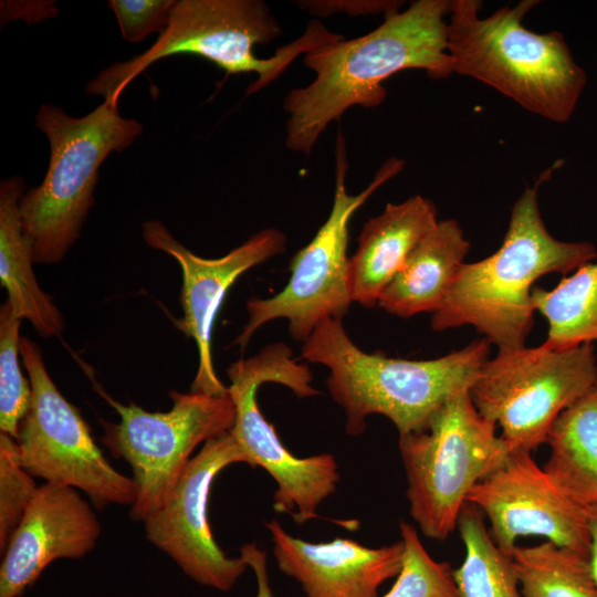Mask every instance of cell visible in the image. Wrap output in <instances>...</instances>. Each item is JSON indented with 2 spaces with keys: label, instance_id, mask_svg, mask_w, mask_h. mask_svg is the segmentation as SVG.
<instances>
[{
  "label": "cell",
  "instance_id": "e0dca14e",
  "mask_svg": "<svg viewBox=\"0 0 597 597\" xmlns=\"http://www.w3.org/2000/svg\"><path fill=\"white\" fill-rule=\"evenodd\" d=\"M265 526L279 569L297 580L306 597H378L379 587L402 567L401 540L377 548L343 537L310 543L289 534L276 520Z\"/></svg>",
  "mask_w": 597,
  "mask_h": 597
},
{
  "label": "cell",
  "instance_id": "3957f363",
  "mask_svg": "<svg viewBox=\"0 0 597 597\" xmlns=\"http://www.w3.org/2000/svg\"><path fill=\"white\" fill-rule=\"evenodd\" d=\"M483 337L444 356L410 360L366 353L342 321L321 322L303 343L301 357L328 368L326 386L346 415V432L358 436L370 415L387 417L400 436L422 431L433 413L457 391L470 388L489 359Z\"/></svg>",
  "mask_w": 597,
  "mask_h": 597
},
{
  "label": "cell",
  "instance_id": "9c48e42d",
  "mask_svg": "<svg viewBox=\"0 0 597 597\" xmlns=\"http://www.w3.org/2000/svg\"><path fill=\"white\" fill-rule=\"evenodd\" d=\"M228 391L234 402L235 421L230 430L248 454L251 467L263 468L275 481L273 509L291 514L297 524L317 517L322 502L339 481L338 467L329 453L307 458L293 455L261 412L256 392L264 383L290 388L298 398L320 394L312 387V373L293 357L291 348L277 342L256 355L239 359L227 369Z\"/></svg>",
  "mask_w": 597,
  "mask_h": 597
},
{
  "label": "cell",
  "instance_id": "f1b7e54d",
  "mask_svg": "<svg viewBox=\"0 0 597 597\" xmlns=\"http://www.w3.org/2000/svg\"><path fill=\"white\" fill-rule=\"evenodd\" d=\"M296 6L314 15L328 17L336 13L349 15L385 14V18L398 11L402 1L396 0H305Z\"/></svg>",
  "mask_w": 597,
  "mask_h": 597
},
{
  "label": "cell",
  "instance_id": "44dd1931",
  "mask_svg": "<svg viewBox=\"0 0 597 597\" xmlns=\"http://www.w3.org/2000/svg\"><path fill=\"white\" fill-rule=\"evenodd\" d=\"M544 470L570 500L597 504V384L565 409L552 426Z\"/></svg>",
  "mask_w": 597,
  "mask_h": 597
},
{
  "label": "cell",
  "instance_id": "d4e9b609",
  "mask_svg": "<svg viewBox=\"0 0 597 597\" xmlns=\"http://www.w3.org/2000/svg\"><path fill=\"white\" fill-rule=\"evenodd\" d=\"M399 530L405 548L402 567L383 597H461L451 565L431 557L411 524L401 521Z\"/></svg>",
  "mask_w": 597,
  "mask_h": 597
},
{
  "label": "cell",
  "instance_id": "484cf974",
  "mask_svg": "<svg viewBox=\"0 0 597 597\" xmlns=\"http://www.w3.org/2000/svg\"><path fill=\"white\" fill-rule=\"evenodd\" d=\"M20 326L21 320L6 301L0 307V432L15 440L31 405V385L19 365Z\"/></svg>",
  "mask_w": 597,
  "mask_h": 597
},
{
  "label": "cell",
  "instance_id": "4fadbf2b",
  "mask_svg": "<svg viewBox=\"0 0 597 597\" xmlns=\"http://www.w3.org/2000/svg\"><path fill=\"white\" fill-rule=\"evenodd\" d=\"M233 463L251 461L231 431L206 441L181 473L165 502L143 520L145 537L189 578L230 590L250 566L247 556L229 557L213 538L208 519L216 476Z\"/></svg>",
  "mask_w": 597,
  "mask_h": 597
},
{
  "label": "cell",
  "instance_id": "83f0119b",
  "mask_svg": "<svg viewBox=\"0 0 597 597\" xmlns=\"http://www.w3.org/2000/svg\"><path fill=\"white\" fill-rule=\"evenodd\" d=\"M175 0H111L122 36L137 43L150 33H163L170 20Z\"/></svg>",
  "mask_w": 597,
  "mask_h": 597
},
{
  "label": "cell",
  "instance_id": "5bb4252c",
  "mask_svg": "<svg viewBox=\"0 0 597 597\" xmlns=\"http://www.w3.org/2000/svg\"><path fill=\"white\" fill-rule=\"evenodd\" d=\"M467 502L489 520L492 540L509 556L517 546L516 540L528 535L589 554L586 507L554 484L532 452L510 451L470 490Z\"/></svg>",
  "mask_w": 597,
  "mask_h": 597
},
{
  "label": "cell",
  "instance_id": "ffe728a7",
  "mask_svg": "<svg viewBox=\"0 0 597 597\" xmlns=\"http://www.w3.org/2000/svg\"><path fill=\"white\" fill-rule=\"evenodd\" d=\"M24 189L23 178L19 176L0 184V282L13 314L29 321L39 335L49 338L62 333L64 322L51 296L41 290L32 269V247L23 230L19 206Z\"/></svg>",
  "mask_w": 597,
  "mask_h": 597
},
{
  "label": "cell",
  "instance_id": "7c38bea8",
  "mask_svg": "<svg viewBox=\"0 0 597 597\" xmlns=\"http://www.w3.org/2000/svg\"><path fill=\"white\" fill-rule=\"evenodd\" d=\"M20 354L31 385V405L15 440L22 468L33 478L76 489L98 510L132 506L134 480L105 458L78 409L50 377L40 347L21 337Z\"/></svg>",
  "mask_w": 597,
  "mask_h": 597
},
{
  "label": "cell",
  "instance_id": "8fae6325",
  "mask_svg": "<svg viewBox=\"0 0 597 597\" xmlns=\"http://www.w3.org/2000/svg\"><path fill=\"white\" fill-rule=\"evenodd\" d=\"M94 389L117 412L118 422L100 420L102 443L132 469L136 500L129 517L143 520L167 499L191 459L192 451L209 439L230 431L235 407L229 394L170 390L172 406L150 412L134 404L124 405L97 383Z\"/></svg>",
  "mask_w": 597,
  "mask_h": 597
},
{
  "label": "cell",
  "instance_id": "6da1fadb",
  "mask_svg": "<svg viewBox=\"0 0 597 597\" xmlns=\"http://www.w3.org/2000/svg\"><path fill=\"white\" fill-rule=\"evenodd\" d=\"M451 3L413 1L365 35L343 38L305 53L303 62L315 78L284 98L286 147L308 156L326 127L349 107L380 105L387 96L384 81L400 71L423 70L436 80L451 76L447 45Z\"/></svg>",
  "mask_w": 597,
  "mask_h": 597
},
{
  "label": "cell",
  "instance_id": "9a60e30c",
  "mask_svg": "<svg viewBox=\"0 0 597 597\" xmlns=\"http://www.w3.org/2000/svg\"><path fill=\"white\" fill-rule=\"evenodd\" d=\"M145 242L178 262L182 273L180 303L184 317L178 328L197 344L199 365L190 391L220 395L228 392L218 378L211 354L212 327L227 292L251 268L281 254L286 237L276 228H265L223 256L205 259L178 242L158 220L143 226Z\"/></svg>",
  "mask_w": 597,
  "mask_h": 597
},
{
  "label": "cell",
  "instance_id": "2e32d148",
  "mask_svg": "<svg viewBox=\"0 0 597 597\" xmlns=\"http://www.w3.org/2000/svg\"><path fill=\"white\" fill-rule=\"evenodd\" d=\"M102 526L92 503L76 489L45 482L1 554L0 597H20L61 558H83L94 549Z\"/></svg>",
  "mask_w": 597,
  "mask_h": 597
},
{
  "label": "cell",
  "instance_id": "8992f818",
  "mask_svg": "<svg viewBox=\"0 0 597 597\" xmlns=\"http://www.w3.org/2000/svg\"><path fill=\"white\" fill-rule=\"evenodd\" d=\"M36 127L50 143L43 181L24 192L20 216L34 263H59L78 239L94 205L98 169L113 151L129 147L143 125L119 115L118 103L104 101L83 117L41 105Z\"/></svg>",
  "mask_w": 597,
  "mask_h": 597
},
{
  "label": "cell",
  "instance_id": "603a6c76",
  "mask_svg": "<svg viewBox=\"0 0 597 597\" xmlns=\"http://www.w3.org/2000/svg\"><path fill=\"white\" fill-rule=\"evenodd\" d=\"M457 528L465 552L460 567L453 569L460 596L523 597L512 557L496 546L480 510L465 502Z\"/></svg>",
  "mask_w": 597,
  "mask_h": 597
},
{
  "label": "cell",
  "instance_id": "ac0fdd59",
  "mask_svg": "<svg viewBox=\"0 0 597 597\" xmlns=\"http://www.w3.org/2000/svg\"><path fill=\"white\" fill-rule=\"evenodd\" d=\"M437 214L430 199L416 195L399 203H387L380 214L364 224L348 261L353 302L368 308L377 306L409 253L439 221Z\"/></svg>",
  "mask_w": 597,
  "mask_h": 597
},
{
  "label": "cell",
  "instance_id": "4316f807",
  "mask_svg": "<svg viewBox=\"0 0 597 597\" xmlns=\"http://www.w3.org/2000/svg\"><path fill=\"white\" fill-rule=\"evenodd\" d=\"M39 485L19 462L18 444L0 432V553L2 554Z\"/></svg>",
  "mask_w": 597,
  "mask_h": 597
},
{
  "label": "cell",
  "instance_id": "30bf717a",
  "mask_svg": "<svg viewBox=\"0 0 597 597\" xmlns=\"http://www.w3.org/2000/svg\"><path fill=\"white\" fill-rule=\"evenodd\" d=\"M597 384L591 343L567 349L543 345L498 350L470 387L476 410L501 428L511 450L546 443L557 417Z\"/></svg>",
  "mask_w": 597,
  "mask_h": 597
},
{
  "label": "cell",
  "instance_id": "7402d4cb",
  "mask_svg": "<svg viewBox=\"0 0 597 597\" xmlns=\"http://www.w3.org/2000/svg\"><path fill=\"white\" fill-rule=\"evenodd\" d=\"M532 302L548 324L543 346L567 349L597 343V259L565 276L553 290L533 287Z\"/></svg>",
  "mask_w": 597,
  "mask_h": 597
},
{
  "label": "cell",
  "instance_id": "ba28073f",
  "mask_svg": "<svg viewBox=\"0 0 597 597\" xmlns=\"http://www.w3.org/2000/svg\"><path fill=\"white\" fill-rule=\"evenodd\" d=\"M345 146V138L338 132L334 200L326 221L291 259L287 284L271 297L247 301L248 322L233 345L244 348L261 326L279 318L286 320L290 335L304 343L321 322L342 321L347 314L353 303L348 286L349 221L378 188L404 169L405 163L397 157L388 158L368 187L358 195H349L345 184L349 167Z\"/></svg>",
  "mask_w": 597,
  "mask_h": 597
},
{
  "label": "cell",
  "instance_id": "5b68a950",
  "mask_svg": "<svg viewBox=\"0 0 597 597\" xmlns=\"http://www.w3.org/2000/svg\"><path fill=\"white\" fill-rule=\"evenodd\" d=\"M282 35L270 8L260 0H178L167 29L144 53L102 70L85 91L104 101L118 103L127 85L158 60L192 54L211 61L227 75L255 73L247 94L270 85L301 54L343 39L317 20H312L296 40L279 48L271 57L260 59L254 45L268 44Z\"/></svg>",
  "mask_w": 597,
  "mask_h": 597
},
{
  "label": "cell",
  "instance_id": "d6986e66",
  "mask_svg": "<svg viewBox=\"0 0 597 597\" xmlns=\"http://www.w3.org/2000/svg\"><path fill=\"white\" fill-rule=\"evenodd\" d=\"M469 250L470 241L460 223L455 219L439 220L384 289L377 306L402 318L434 313L446 298Z\"/></svg>",
  "mask_w": 597,
  "mask_h": 597
},
{
  "label": "cell",
  "instance_id": "cb8c5ba5",
  "mask_svg": "<svg viewBox=\"0 0 597 597\" xmlns=\"http://www.w3.org/2000/svg\"><path fill=\"white\" fill-rule=\"evenodd\" d=\"M511 557L523 597H597L587 555L546 541Z\"/></svg>",
  "mask_w": 597,
  "mask_h": 597
},
{
  "label": "cell",
  "instance_id": "7a4b0ae2",
  "mask_svg": "<svg viewBox=\"0 0 597 597\" xmlns=\"http://www.w3.org/2000/svg\"><path fill=\"white\" fill-rule=\"evenodd\" d=\"M597 259L588 241H562L547 230L538 207L537 184L511 209L501 247L488 258L464 262L431 328L472 326L498 350L525 346L534 325L533 283L549 273H568Z\"/></svg>",
  "mask_w": 597,
  "mask_h": 597
},
{
  "label": "cell",
  "instance_id": "277c9868",
  "mask_svg": "<svg viewBox=\"0 0 597 597\" xmlns=\"http://www.w3.org/2000/svg\"><path fill=\"white\" fill-rule=\"evenodd\" d=\"M540 1L521 0L480 17L479 0H452L447 45L453 73L479 81L523 109L566 123L587 84L559 31L527 29L523 19Z\"/></svg>",
  "mask_w": 597,
  "mask_h": 597
},
{
  "label": "cell",
  "instance_id": "f546056e",
  "mask_svg": "<svg viewBox=\"0 0 597 597\" xmlns=\"http://www.w3.org/2000/svg\"><path fill=\"white\" fill-rule=\"evenodd\" d=\"M589 531V565L597 585V504L586 507Z\"/></svg>",
  "mask_w": 597,
  "mask_h": 597
},
{
  "label": "cell",
  "instance_id": "52a82bcc",
  "mask_svg": "<svg viewBox=\"0 0 597 597\" xmlns=\"http://www.w3.org/2000/svg\"><path fill=\"white\" fill-rule=\"evenodd\" d=\"M496 428L464 388L433 413L425 430L399 437L409 513L426 537L447 540L470 490L512 451Z\"/></svg>",
  "mask_w": 597,
  "mask_h": 597
}]
</instances>
